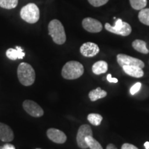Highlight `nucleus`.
I'll use <instances>...</instances> for the list:
<instances>
[{
	"mask_svg": "<svg viewBox=\"0 0 149 149\" xmlns=\"http://www.w3.org/2000/svg\"><path fill=\"white\" fill-rule=\"evenodd\" d=\"M17 77L19 82L25 86L33 84L35 80V72L31 65L22 62L17 68Z\"/></svg>",
	"mask_w": 149,
	"mask_h": 149,
	"instance_id": "nucleus-1",
	"label": "nucleus"
},
{
	"mask_svg": "<svg viewBox=\"0 0 149 149\" xmlns=\"http://www.w3.org/2000/svg\"><path fill=\"white\" fill-rule=\"evenodd\" d=\"M84 71L83 65L77 61L66 63L61 70V75L66 79H75L81 77Z\"/></svg>",
	"mask_w": 149,
	"mask_h": 149,
	"instance_id": "nucleus-2",
	"label": "nucleus"
},
{
	"mask_svg": "<svg viewBox=\"0 0 149 149\" xmlns=\"http://www.w3.org/2000/svg\"><path fill=\"white\" fill-rule=\"evenodd\" d=\"M48 33L51 35L55 44L61 45L66 40L64 28L60 21L53 19L48 24Z\"/></svg>",
	"mask_w": 149,
	"mask_h": 149,
	"instance_id": "nucleus-3",
	"label": "nucleus"
},
{
	"mask_svg": "<svg viewBox=\"0 0 149 149\" xmlns=\"http://www.w3.org/2000/svg\"><path fill=\"white\" fill-rule=\"evenodd\" d=\"M22 19L29 24H35L40 19V10L36 4L30 3L24 6L20 11Z\"/></svg>",
	"mask_w": 149,
	"mask_h": 149,
	"instance_id": "nucleus-4",
	"label": "nucleus"
},
{
	"mask_svg": "<svg viewBox=\"0 0 149 149\" xmlns=\"http://www.w3.org/2000/svg\"><path fill=\"white\" fill-rule=\"evenodd\" d=\"M105 29L110 33L124 37L128 36L132 32V29L130 24L127 22H123L121 19H117L115 23V26H113L109 23H106Z\"/></svg>",
	"mask_w": 149,
	"mask_h": 149,
	"instance_id": "nucleus-5",
	"label": "nucleus"
},
{
	"mask_svg": "<svg viewBox=\"0 0 149 149\" xmlns=\"http://www.w3.org/2000/svg\"><path fill=\"white\" fill-rule=\"evenodd\" d=\"M88 135L93 136V131L91 127L88 124H84L79 128L77 134V143L78 146L82 149H86L88 148V145L86 142V137Z\"/></svg>",
	"mask_w": 149,
	"mask_h": 149,
	"instance_id": "nucleus-6",
	"label": "nucleus"
},
{
	"mask_svg": "<svg viewBox=\"0 0 149 149\" xmlns=\"http://www.w3.org/2000/svg\"><path fill=\"white\" fill-rule=\"evenodd\" d=\"M117 61L122 68L124 66H136L143 68L145 66L144 63L140 59L125 54H118L117 55Z\"/></svg>",
	"mask_w": 149,
	"mask_h": 149,
	"instance_id": "nucleus-7",
	"label": "nucleus"
},
{
	"mask_svg": "<svg viewBox=\"0 0 149 149\" xmlns=\"http://www.w3.org/2000/svg\"><path fill=\"white\" fill-rule=\"evenodd\" d=\"M23 108L28 114L34 117H40L44 115V110L39 104L32 100H25L23 102Z\"/></svg>",
	"mask_w": 149,
	"mask_h": 149,
	"instance_id": "nucleus-8",
	"label": "nucleus"
},
{
	"mask_svg": "<svg viewBox=\"0 0 149 149\" xmlns=\"http://www.w3.org/2000/svg\"><path fill=\"white\" fill-rule=\"evenodd\" d=\"M82 26L89 33H96L102 31L103 26L101 22L92 17L84 18L82 21Z\"/></svg>",
	"mask_w": 149,
	"mask_h": 149,
	"instance_id": "nucleus-9",
	"label": "nucleus"
},
{
	"mask_svg": "<svg viewBox=\"0 0 149 149\" xmlns=\"http://www.w3.org/2000/svg\"><path fill=\"white\" fill-rule=\"evenodd\" d=\"M100 52V48L96 44L93 42H86L80 47V53L86 57H92L97 55Z\"/></svg>",
	"mask_w": 149,
	"mask_h": 149,
	"instance_id": "nucleus-10",
	"label": "nucleus"
},
{
	"mask_svg": "<svg viewBox=\"0 0 149 149\" xmlns=\"http://www.w3.org/2000/svg\"><path fill=\"white\" fill-rule=\"evenodd\" d=\"M48 139L57 144H64L66 142L67 137L64 132L56 128H49L46 133Z\"/></svg>",
	"mask_w": 149,
	"mask_h": 149,
	"instance_id": "nucleus-11",
	"label": "nucleus"
},
{
	"mask_svg": "<svg viewBox=\"0 0 149 149\" xmlns=\"http://www.w3.org/2000/svg\"><path fill=\"white\" fill-rule=\"evenodd\" d=\"M14 139V133L10 126L0 122V139L4 142H10Z\"/></svg>",
	"mask_w": 149,
	"mask_h": 149,
	"instance_id": "nucleus-12",
	"label": "nucleus"
},
{
	"mask_svg": "<svg viewBox=\"0 0 149 149\" xmlns=\"http://www.w3.org/2000/svg\"><path fill=\"white\" fill-rule=\"evenodd\" d=\"M124 72L133 77L140 78L144 76V71L140 67L136 66H124L122 67Z\"/></svg>",
	"mask_w": 149,
	"mask_h": 149,
	"instance_id": "nucleus-13",
	"label": "nucleus"
},
{
	"mask_svg": "<svg viewBox=\"0 0 149 149\" xmlns=\"http://www.w3.org/2000/svg\"><path fill=\"white\" fill-rule=\"evenodd\" d=\"M6 56L11 60H16L17 59H23L25 56L24 50L19 46H16L15 49L9 48L6 51Z\"/></svg>",
	"mask_w": 149,
	"mask_h": 149,
	"instance_id": "nucleus-14",
	"label": "nucleus"
},
{
	"mask_svg": "<svg viewBox=\"0 0 149 149\" xmlns=\"http://www.w3.org/2000/svg\"><path fill=\"white\" fill-rule=\"evenodd\" d=\"M93 73L95 74H100L105 73L108 70V64L105 61H98L95 63L92 66Z\"/></svg>",
	"mask_w": 149,
	"mask_h": 149,
	"instance_id": "nucleus-15",
	"label": "nucleus"
},
{
	"mask_svg": "<svg viewBox=\"0 0 149 149\" xmlns=\"http://www.w3.org/2000/svg\"><path fill=\"white\" fill-rule=\"evenodd\" d=\"M107 95V93L105 91L102 90L101 88L98 87L96 89H93L89 93L88 97L92 102H95L99 99L105 97Z\"/></svg>",
	"mask_w": 149,
	"mask_h": 149,
	"instance_id": "nucleus-16",
	"label": "nucleus"
},
{
	"mask_svg": "<svg viewBox=\"0 0 149 149\" xmlns=\"http://www.w3.org/2000/svg\"><path fill=\"white\" fill-rule=\"evenodd\" d=\"M133 48L135 51L139 52L143 54H148L149 53V50L146 48V43L143 40H135L132 43Z\"/></svg>",
	"mask_w": 149,
	"mask_h": 149,
	"instance_id": "nucleus-17",
	"label": "nucleus"
},
{
	"mask_svg": "<svg viewBox=\"0 0 149 149\" xmlns=\"http://www.w3.org/2000/svg\"><path fill=\"white\" fill-rule=\"evenodd\" d=\"M86 144L91 149H103L102 145L92 135H88L85 139Z\"/></svg>",
	"mask_w": 149,
	"mask_h": 149,
	"instance_id": "nucleus-18",
	"label": "nucleus"
},
{
	"mask_svg": "<svg viewBox=\"0 0 149 149\" xmlns=\"http://www.w3.org/2000/svg\"><path fill=\"white\" fill-rule=\"evenodd\" d=\"M138 18L140 22L144 25L149 26V8H143L138 14Z\"/></svg>",
	"mask_w": 149,
	"mask_h": 149,
	"instance_id": "nucleus-19",
	"label": "nucleus"
},
{
	"mask_svg": "<svg viewBox=\"0 0 149 149\" xmlns=\"http://www.w3.org/2000/svg\"><path fill=\"white\" fill-rule=\"evenodd\" d=\"M88 122L91 123V124L94 126H99L101 124L103 117L101 115L96 114V113H91L87 117Z\"/></svg>",
	"mask_w": 149,
	"mask_h": 149,
	"instance_id": "nucleus-20",
	"label": "nucleus"
},
{
	"mask_svg": "<svg viewBox=\"0 0 149 149\" xmlns=\"http://www.w3.org/2000/svg\"><path fill=\"white\" fill-rule=\"evenodd\" d=\"M18 4V0H0V7L5 9L15 8Z\"/></svg>",
	"mask_w": 149,
	"mask_h": 149,
	"instance_id": "nucleus-21",
	"label": "nucleus"
},
{
	"mask_svg": "<svg viewBox=\"0 0 149 149\" xmlns=\"http://www.w3.org/2000/svg\"><path fill=\"white\" fill-rule=\"evenodd\" d=\"M131 7L137 10L144 8L147 5V0H129Z\"/></svg>",
	"mask_w": 149,
	"mask_h": 149,
	"instance_id": "nucleus-22",
	"label": "nucleus"
},
{
	"mask_svg": "<svg viewBox=\"0 0 149 149\" xmlns=\"http://www.w3.org/2000/svg\"><path fill=\"white\" fill-rule=\"evenodd\" d=\"M88 1L94 7H100L105 5L109 0H88Z\"/></svg>",
	"mask_w": 149,
	"mask_h": 149,
	"instance_id": "nucleus-23",
	"label": "nucleus"
},
{
	"mask_svg": "<svg viewBox=\"0 0 149 149\" xmlns=\"http://www.w3.org/2000/svg\"><path fill=\"white\" fill-rule=\"evenodd\" d=\"M141 87V84L140 82L136 83L135 84H134L133 86L130 88V94L133 95L136 94V93H137L139 90H140Z\"/></svg>",
	"mask_w": 149,
	"mask_h": 149,
	"instance_id": "nucleus-24",
	"label": "nucleus"
},
{
	"mask_svg": "<svg viewBox=\"0 0 149 149\" xmlns=\"http://www.w3.org/2000/svg\"><path fill=\"white\" fill-rule=\"evenodd\" d=\"M121 149H139L138 148H137L135 146L131 144H128V143H125L122 146V148Z\"/></svg>",
	"mask_w": 149,
	"mask_h": 149,
	"instance_id": "nucleus-25",
	"label": "nucleus"
},
{
	"mask_svg": "<svg viewBox=\"0 0 149 149\" xmlns=\"http://www.w3.org/2000/svg\"><path fill=\"white\" fill-rule=\"evenodd\" d=\"M107 79L108 81H109V82H111V83H117V81H118V79H116V78L112 77L111 74H108L107 77Z\"/></svg>",
	"mask_w": 149,
	"mask_h": 149,
	"instance_id": "nucleus-26",
	"label": "nucleus"
},
{
	"mask_svg": "<svg viewBox=\"0 0 149 149\" xmlns=\"http://www.w3.org/2000/svg\"><path fill=\"white\" fill-rule=\"evenodd\" d=\"M4 149H15V147L14 146V145L11 144H6L3 146Z\"/></svg>",
	"mask_w": 149,
	"mask_h": 149,
	"instance_id": "nucleus-27",
	"label": "nucleus"
},
{
	"mask_svg": "<svg viewBox=\"0 0 149 149\" xmlns=\"http://www.w3.org/2000/svg\"><path fill=\"white\" fill-rule=\"evenodd\" d=\"M107 149H117V148H116V146H115L114 144H109L107 146Z\"/></svg>",
	"mask_w": 149,
	"mask_h": 149,
	"instance_id": "nucleus-28",
	"label": "nucleus"
},
{
	"mask_svg": "<svg viewBox=\"0 0 149 149\" xmlns=\"http://www.w3.org/2000/svg\"><path fill=\"white\" fill-rule=\"evenodd\" d=\"M144 146L146 149H149V141H146L144 143Z\"/></svg>",
	"mask_w": 149,
	"mask_h": 149,
	"instance_id": "nucleus-29",
	"label": "nucleus"
},
{
	"mask_svg": "<svg viewBox=\"0 0 149 149\" xmlns=\"http://www.w3.org/2000/svg\"><path fill=\"white\" fill-rule=\"evenodd\" d=\"M0 149H4V148H3V146H0Z\"/></svg>",
	"mask_w": 149,
	"mask_h": 149,
	"instance_id": "nucleus-30",
	"label": "nucleus"
},
{
	"mask_svg": "<svg viewBox=\"0 0 149 149\" xmlns=\"http://www.w3.org/2000/svg\"><path fill=\"white\" fill-rule=\"evenodd\" d=\"M36 149H41V148H36Z\"/></svg>",
	"mask_w": 149,
	"mask_h": 149,
	"instance_id": "nucleus-31",
	"label": "nucleus"
}]
</instances>
